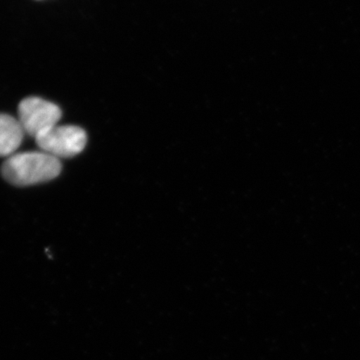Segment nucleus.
<instances>
[{
  "label": "nucleus",
  "mask_w": 360,
  "mask_h": 360,
  "mask_svg": "<svg viewBox=\"0 0 360 360\" xmlns=\"http://www.w3.org/2000/svg\"><path fill=\"white\" fill-rule=\"evenodd\" d=\"M61 116L63 112L56 104L39 97H27L18 106V120L25 134L34 139L56 127Z\"/></svg>",
  "instance_id": "3"
},
{
  "label": "nucleus",
  "mask_w": 360,
  "mask_h": 360,
  "mask_svg": "<svg viewBox=\"0 0 360 360\" xmlns=\"http://www.w3.org/2000/svg\"><path fill=\"white\" fill-rule=\"evenodd\" d=\"M25 129L13 116L0 113V158L15 155L25 139Z\"/></svg>",
  "instance_id": "4"
},
{
  "label": "nucleus",
  "mask_w": 360,
  "mask_h": 360,
  "mask_svg": "<svg viewBox=\"0 0 360 360\" xmlns=\"http://www.w3.org/2000/svg\"><path fill=\"white\" fill-rule=\"evenodd\" d=\"M40 150L56 158L79 155L87 142L86 132L75 125H56L35 139Z\"/></svg>",
  "instance_id": "2"
},
{
  "label": "nucleus",
  "mask_w": 360,
  "mask_h": 360,
  "mask_svg": "<svg viewBox=\"0 0 360 360\" xmlns=\"http://www.w3.org/2000/svg\"><path fill=\"white\" fill-rule=\"evenodd\" d=\"M60 160L44 151H27L9 156L1 167L7 181L28 186L56 179L61 172Z\"/></svg>",
  "instance_id": "1"
}]
</instances>
